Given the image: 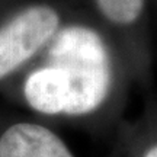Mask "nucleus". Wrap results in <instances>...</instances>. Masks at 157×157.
Masks as SVG:
<instances>
[{"label":"nucleus","mask_w":157,"mask_h":157,"mask_svg":"<svg viewBox=\"0 0 157 157\" xmlns=\"http://www.w3.org/2000/svg\"><path fill=\"white\" fill-rule=\"evenodd\" d=\"M48 64L57 67L67 84V115H86L106 99L112 83L111 58L95 31L68 26L51 38Z\"/></svg>","instance_id":"obj_1"},{"label":"nucleus","mask_w":157,"mask_h":157,"mask_svg":"<svg viewBox=\"0 0 157 157\" xmlns=\"http://www.w3.org/2000/svg\"><path fill=\"white\" fill-rule=\"evenodd\" d=\"M25 99L29 106L47 115L64 113L68 92L63 73L54 66H45L28 76L23 86Z\"/></svg>","instance_id":"obj_4"},{"label":"nucleus","mask_w":157,"mask_h":157,"mask_svg":"<svg viewBox=\"0 0 157 157\" xmlns=\"http://www.w3.org/2000/svg\"><path fill=\"white\" fill-rule=\"evenodd\" d=\"M102 16L115 25H131L140 17L144 0H95Z\"/></svg>","instance_id":"obj_5"},{"label":"nucleus","mask_w":157,"mask_h":157,"mask_svg":"<svg viewBox=\"0 0 157 157\" xmlns=\"http://www.w3.org/2000/svg\"><path fill=\"white\" fill-rule=\"evenodd\" d=\"M0 157H73L61 138L36 124H15L0 138Z\"/></svg>","instance_id":"obj_3"},{"label":"nucleus","mask_w":157,"mask_h":157,"mask_svg":"<svg viewBox=\"0 0 157 157\" xmlns=\"http://www.w3.org/2000/svg\"><path fill=\"white\" fill-rule=\"evenodd\" d=\"M60 16L48 5H32L0 26V80L28 61L57 34Z\"/></svg>","instance_id":"obj_2"},{"label":"nucleus","mask_w":157,"mask_h":157,"mask_svg":"<svg viewBox=\"0 0 157 157\" xmlns=\"http://www.w3.org/2000/svg\"><path fill=\"white\" fill-rule=\"evenodd\" d=\"M144 157H157V146L151 147V148L146 153V156H144Z\"/></svg>","instance_id":"obj_6"}]
</instances>
